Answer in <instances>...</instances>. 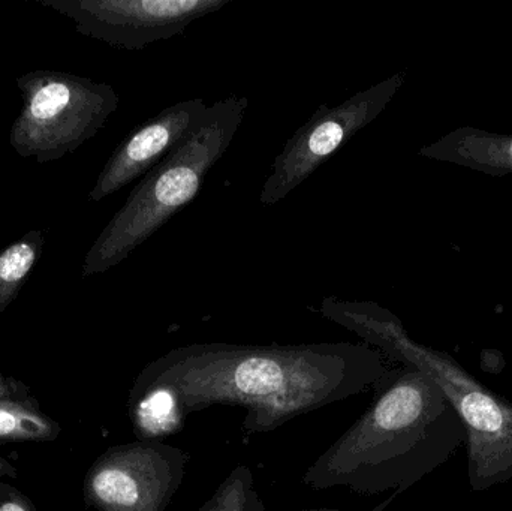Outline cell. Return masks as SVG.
Here are the masks:
<instances>
[{
  "label": "cell",
  "instance_id": "30bf717a",
  "mask_svg": "<svg viewBox=\"0 0 512 511\" xmlns=\"http://www.w3.org/2000/svg\"><path fill=\"white\" fill-rule=\"evenodd\" d=\"M36 252L30 243L20 242L0 254V300L8 299L35 264Z\"/></svg>",
  "mask_w": 512,
  "mask_h": 511
},
{
  "label": "cell",
  "instance_id": "5bb4252c",
  "mask_svg": "<svg viewBox=\"0 0 512 511\" xmlns=\"http://www.w3.org/2000/svg\"><path fill=\"white\" fill-rule=\"evenodd\" d=\"M393 498H394V497H391V498H390V500L385 501V503H382V504H381V506H379V507H378V509H375V510H373V511H382V510H384V509H385V507H387V506H388V504H390V503H391V501H393Z\"/></svg>",
  "mask_w": 512,
  "mask_h": 511
},
{
  "label": "cell",
  "instance_id": "9c48e42d",
  "mask_svg": "<svg viewBox=\"0 0 512 511\" xmlns=\"http://www.w3.org/2000/svg\"><path fill=\"white\" fill-rule=\"evenodd\" d=\"M177 414L176 396L167 387H155L138 404L137 422L147 434L159 435L173 428Z\"/></svg>",
  "mask_w": 512,
  "mask_h": 511
},
{
  "label": "cell",
  "instance_id": "ba28073f",
  "mask_svg": "<svg viewBox=\"0 0 512 511\" xmlns=\"http://www.w3.org/2000/svg\"><path fill=\"white\" fill-rule=\"evenodd\" d=\"M149 449L116 453L99 464L89 480V491L104 511H155L170 486L155 476ZM170 485V482L164 483Z\"/></svg>",
  "mask_w": 512,
  "mask_h": 511
},
{
  "label": "cell",
  "instance_id": "277c9868",
  "mask_svg": "<svg viewBox=\"0 0 512 511\" xmlns=\"http://www.w3.org/2000/svg\"><path fill=\"white\" fill-rule=\"evenodd\" d=\"M185 359L210 369L222 372L221 378H212L213 383L221 381V387L209 390L207 401L273 402L274 398L286 395L292 383L304 384V380L315 381L312 371L330 368L360 356L366 348L349 344L306 345V347H233V345H195L180 348ZM375 354L342 366L364 362ZM330 368V369H336ZM328 371V369H324ZM204 393V395H206ZM204 395L198 396L197 404Z\"/></svg>",
  "mask_w": 512,
  "mask_h": 511
},
{
  "label": "cell",
  "instance_id": "7a4b0ae2",
  "mask_svg": "<svg viewBox=\"0 0 512 511\" xmlns=\"http://www.w3.org/2000/svg\"><path fill=\"white\" fill-rule=\"evenodd\" d=\"M321 314L432 378L466 429L469 486L483 492L512 479V402L445 353L411 341L396 318L372 302L325 297Z\"/></svg>",
  "mask_w": 512,
  "mask_h": 511
},
{
  "label": "cell",
  "instance_id": "7c38bea8",
  "mask_svg": "<svg viewBox=\"0 0 512 511\" xmlns=\"http://www.w3.org/2000/svg\"><path fill=\"white\" fill-rule=\"evenodd\" d=\"M480 365L486 374L499 375L502 374L507 363L499 351H483Z\"/></svg>",
  "mask_w": 512,
  "mask_h": 511
},
{
  "label": "cell",
  "instance_id": "5b68a950",
  "mask_svg": "<svg viewBox=\"0 0 512 511\" xmlns=\"http://www.w3.org/2000/svg\"><path fill=\"white\" fill-rule=\"evenodd\" d=\"M397 78L361 90L336 107L321 105L286 141L262 185L259 203L274 206L309 179L337 150L384 110Z\"/></svg>",
  "mask_w": 512,
  "mask_h": 511
},
{
  "label": "cell",
  "instance_id": "8fae6325",
  "mask_svg": "<svg viewBox=\"0 0 512 511\" xmlns=\"http://www.w3.org/2000/svg\"><path fill=\"white\" fill-rule=\"evenodd\" d=\"M47 432V422L36 414L14 405H0V438L44 437Z\"/></svg>",
  "mask_w": 512,
  "mask_h": 511
},
{
  "label": "cell",
  "instance_id": "9a60e30c",
  "mask_svg": "<svg viewBox=\"0 0 512 511\" xmlns=\"http://www.w3.org/2000/svg\"><path fill=\"white\" fill-rule=\"evenodd\" d=\"M510 156H511V159H512V143L510 144Z\"/></svg>",
  "mask_w": 512,
  "mask_h": 511
},
{
  "label": "cell",
  "instance_id": "6da1fadb",
  "mask_svg": "<svg viewBox=\"0 0 512 511\" xmlns=\"http://www.w3.org/2000/svg\"><path fill=\"white\" fill-rule=\"evenodd\" d=\"M466 429L441 387L414 366L388 380L376 404L310 473L316 485L397 492L450 461Z\"/></svg>",
  "mask_w": 512,
  "mask_h": 511
},
{
  "label": "cell",
  "instance_id": "8992f818",
  "mask_svg": "<svg viewBox=\"0 0 512 511\" xmlns=\"http://www.w3.org/2000/svg\"><path fill=\"white\" fill-rule=\"evenodd\" d=\"M234 0H98L75 5L81 30L123 50L183 35L192 23Z\"/></svg>",
  "mask_w": 512,
  "mask_h": 511
},
{
  "label": "cell",
  "instance_id": "52a82bcc",
  "mask_svg": "<svg viewBox=\"0 0 512 511\" xmlns=\"http://www.w3.org/2000/svg\"><path fill=\"white\" fill-rule=\"evenodd\" d=\"M203 98L186 99L135 128L122 141L105 165L93 188L92 200L99 201L146 176L180 141L185 140L207 111Z\"/></svg>",
  "mask_w": 512,
  "mask_h": 511
},
{
  "label": "cell",
  "instance_id": "3957f363",
  "mask_svg": "<svg viewBox=\"0 0 512 511\" xmlns=\"http://www.w3.org/2000/svg\"><path fill=\"white\" fill-rule=\"evenodd\" d=\"M248 96L230 95L207 108L180 141L135 186L87 255L86 275L122 263L200 194L209 171L225 155L248 111Z\"/></svg>",
  "mask_w": 512,
  "mask_h": 511
},
{
  "label": "cell",
  "instance_id": "4fadbf2b",
  "mask_svg": "<svg viewBox=\"0 0 512 511\" xmlns=\"http://www.w3.org/2000/svg\"><path fill=\"white\" fill-rule=\"evenodd\" d=\"M0 511H27V510L24 509V507L21 506V504L11 503V501H9V503H5V504H3V506H0Z\"/></svg>",
  "mask_w": 512,
  "mask_h": 511
}]
</instances>
